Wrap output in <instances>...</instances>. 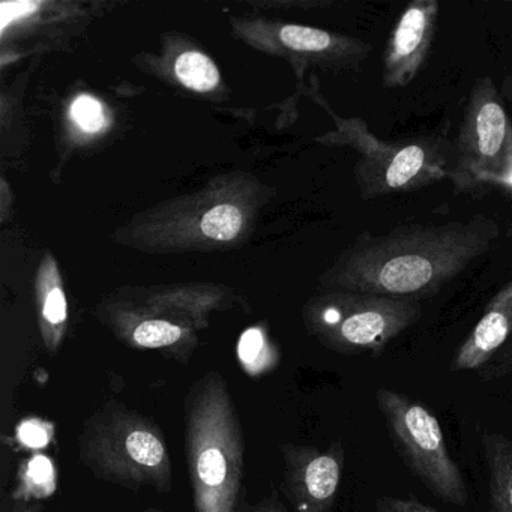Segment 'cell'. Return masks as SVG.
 Segmentation results:
<instances>
[{
    "label": "cell",
    "instance_id": "1",
    "mask_svg": "<svg viewBox=\"0 0 512 512\" xmlns=\"http://www.w3.org/2000/svg\"><path fill=\"white\" fill-rule=\"evenodd\" d=\"M499 236L497 221L484 214L364 232L344 256L338 281L350 292L431 299L490 253Z\"/></svg>",
    "mask_w": 512,
    "mask_h": 512
},
{
    "label": "cell",
    "instance_id": "2",
    "mask_svg": "<svg viewBox=\"0 0 512 512\" xmlns=\"http://www.w3.org/2000/svg\"><path fill=\"white\" fill-rule=\"evenodd\" d=\"M185 454L196 512H235L242 499L244 431L226 379L209 371L185 397Z\"/></svg>",
    "mask_w": 512,
    "mask_h": 512
},
{
    "label": "cell",
    "instance_id": "3",
    "mask_svg": "<svg viewBox=\"0 0 512 512\" xmlns=\"http://www.w3.org/2000/svg\"><path fill=\"white\" fill-rule=\"evenodd\" d=\"M79 460L101 481L170 493L173 487L169 445L149 416L110 400L92 413L77 437Z\"/></svg>",
    "mask_w": 512,
    "mask_h": 512
},
{
    "label": "cell",
    "instance_id": "4",
    "mask_svg": "<svg viewBox=\"0 0 512 512\" xmlns=\"http://www.w3.org/2000/svg\"><path fill=\"white\" fill-rule=\"evenodd\" d=\"M344 137L361 154L356 164V182L362 199L416 193L451 175L454 145L443 134L386 142L370 131L362 119H352L347 122Z\"/></svg>",
    "mask_w": 512,
    "mask_h": 512
},
{
    "label": "cell",
    "instance_id": "5",
    "mask_svg": "<svg viewBox=\"0 0 512 512\" xmlns=\"http://www.w3.org/2000/svg\"><path fill=\"white\" fill-rule=\"evenodd\" d=\"M374 398L392 445L410 473L443 502L466 506V479L451 457L437 416L421 401L395 389H376Z\"/></svg>",
    "mask_w": 512,
    "mask_h": 512
},
{
    "label": "cell",
    "instance_id": "6",
    "mask_svg": "<svg viewBox=\"0 0 512 512\" xmlns=\"http://www.w3.org/2000/svg\"><path fill=\"white\" fill-rule=\"evenodd\" d=\"M449 179L460 191L499 184L512 175V118L490 76L470 86Z\"/></svg>",
    "mask_w": 512,
    "mask_h": 512
},
{
    "label": "cell",
    "instance_id": "7",
    "mask_svg": "<svg viewBox=\"0 0 512 512\" xmlns=\"http://www.w3.org/2000/svg\"><path fill=\"white\" fill-rule=\"evenodd\" d=\"M421 317L418 299L347 290L322 305L314 326L323 343L335 352L377 358Z\"/></svg>",
    "mask_w": 512,
    "mask_h": 512
},
{
    "label": "cell",
    "instance_id": "8",
    "mask_svg": "<svg viewBox=\"0 0 512 512\" xmlns=\"http://www.w3.org/2000/svg\"><path fill=\"white\" fill-rule=\"evenodd\" d=\"M283 491L295 512H332L341 479L346 451L340 440L326 449L284 443Z\"/></svg>",
    "mask_w": 512,
    "mask_h": 512
},
{
    "label": "cell",
    "instance_id": "9",
    "mask_svg": "<svg viewBox=\"0 0 512 512\" xmlns=\"http://www.w3.org/2000/svg\"><path fill=\"white\" fill-rule=\"evenodd\" d=\"M437 0H412L389 32L382 56V86L407 88L424 70L436 38Z\"/></svg>",
    "mask_w": 512,
    "mask_h": 512
},
{
    "label": "cell",
    "instance_id": "10",
    "mask_svg": "<svg viewBox=\"0 0 512 512\" xmlns=\"http://www.w3.org/2000/svg\"><path fill=\"white\" fill-rule=\"evenodd\" d=\"M511 340L512 278L485 305L484 313L455 352L449 370L482 371Z\"/></svg>",
    "mask_w": 512,
    "mask_h": 512
},
{
    "label": "cell",
    "instance_id": "11",
    "mask_svg": "<svg viewBox=\"0 0 512 512\" xmlns=\"http://www.w3.org/2000/svg\"><path fill=\"white\" fill-rule=\"evenodd\" d=\"M490 512H512V440L499 431L481 434Z\"/></svg>",
    "mask_w": 512,
    "mask_h": 512
},
{
    "label": "cell",
    "instance_id": "12",
    "mask_svg": "<svg viewBox=\"0 0 512 512\" xmlns=\"http://www.w3.org/2000/svg\"><path fill=\"white\" fill-rule=\"evenodd\" d=\"M56 490V470L52 460L46 455L37 454L23 461L19 472L17 500L47 499Z\"/></svg>",
    "mask_w": 512,
    "mask_h": 512
},
{
    "label": "cell",
    "instance_id": "13",
    "mask_svg": "<svg viewBox=\"0 0 512 512\" xmlns=\"http://www.w3.org/2000/svg\"><path fill=\"white\" fill-rule=\"evenodd\" d=\"M130 338L140 349H172L187 338V329L167 320L148 319L134 326Z\"/></svg>",
    "mask_w": 512,
    "mask_h": 512
},
{
    "label": "cell",
    "instance_id": "14",
    "mask_svg": "<svg viewBox=\"0 0 512 512\" xmlns=\"http://www.w3.org/2000/svg\"><path fill=\"white\" fill-rule=\"evenodd\" d=\"M175 71L182 85L197 92L212 91L220 82L214 62L202 53L187 52L179 56Z\"/></svg>",
    "mask_w": 512,
    "mask_h": 512
},
{
    "label": "cell",
    "instance_id": "15",
    "mask_svg": "<svg viewBox=\"0 0 512 512\" xmlns=\"http://www.w3.org/2000/svg\"><path fill=\"white\" fill-rule=\"evenodd\" d=\"M238 353L242 365L251 376L265 373L266 368L271 367L275 361L274 355H269L265 335L257 328L244 332L239 340Z\"/></svg>",
    "mask_w": 512,
    "mask_h": 512
},
{
    "label": "cell",
    "instance_id": "16",
    "mask_svg": "<svg viewBox=\"0 0 512 512\" xmlns=\"http://www.w3.org/2000/svg\"><path fill=\"white\" fill-rule=\"evenodd\" d=\"M242 227V215L235 206L220 205L212 208L202 220V230L215 241H232Z\"/></svg>",
    "mask_w": 512,
    "mask_h": 512
},
{
    "label": "cell",
    "instance_id": "17",
    "mask_svg": "<svg viewBox=\"0 0 512 512\" xmlns=\"http://www.w3.org/2000/svg\"><path fill=\"white\" fill-rule=\"evenodd\" d=\"M71 115H73L77 125L88 133H97L106 124L103 106H101L100 101L89 97V95H82L74 101L73 106H71Z\"/></svg>",
    "mask_w": 512,
    "mask_h": 512
},
{
    "label": "cell",
    "instance_id": "18",
    "mask_svg": "<svg viewBox=\"0 0 512 512\" xmlns=\"http://www.w3.org/2000/svg\"><path fill=\"white\" fill-rule=\"evenodd\" d=\"M373 512H439L419 502L416 497L382 496L374 503Z\"/></svg>",
    "mask_w": 512,
    "mask_h": 512
},
{
    "label": "cell",
    "instance_id": "19",
    "mask_svg": "<svg viewBox=\"0 0 512 512\" xmlns=\"http://www.w3.org/2000/svg\"><path fill=\"white\" fill-rule=\"evenodd\" d=\"M43 317L50 329H59L67 320V299L59 287L53 289L44 301Z\"/></svg>",
    "mask_w": 512,
    "mask_h": 512
},
{
    "label": "cell",
    "instance_id": "20",
    "mask_svg": "<svg viewBox=\"0 0 512 512\" xmlns=\"http://www.w3.org/2000/svg\"><path fill=\"white\" fill-rule=\"evenodd\" d=\"M50 425L32 419V421L23 422L19 428V439L23 445L32 449L44 448L50 442Z\"/></svg>",
    "mask_w": 512,
    "mask_h": 512
},
{
    "label": "cell",
    "instance_id": "21",
    "mask_svg": "<svg viewBox=\"0 0 512 512\" xmlns=\"http://www.w3.org/2000/svg\"><path fill=\"white\" fill-rule=\"evenodd\" d=\"M512 376V340L500 350L499 355L479 373L484 382L488 380H499L503 377Z\"/></svg>",
    "mask_w": 512,
    "mask_h": 512
},
{
    "label": "cell",
    "instance_id": "22",
    "mask_svg": "<svg viewBox=\"0 0 512 512\" xmlns=\"http://www.w3.org/2000/svg\"><path fill=\"white\" fill-rule=\"evenodd\" d=\"M235 512H289L286 509V506L283 505L278 497H275V494H272L268 499H263L262 502L256 503V505H248L244 500H241L238 508L235 509Z\"/></svg>",
    "mask_w": 512,
    "mask_h": 512
},
{
    "label": "cell",
    "instance_id": "23",
    "mask_svg": "<svg viewBox=\"0 0 512 512\" xmlns=\"http://www.w3.org/2000/svg\"><path fill=\"white\" fill-rule=\"evenodd\" d=\"M499 92L500 95H502L503 103H505V106H509V109H511L512 112V62L511 70L505 74V77L502 79V83H500Z\"/></svg>",
    "mask_w": 512,
    "mask_h": 512
},
{
    "label": "cell",
    "instance_id": "24",
    "mask_svg": "<svg viewBox=\"0 0 512 512\" xmlns=\"http://www.w3.org/2000/svg\"><path fill=\"white\" fill-rule=\"evenodd\" d=\"M17 512H41L40 506H25V508L17 509Z\"/></svg>",
    "mask_w": 512,
    "mask_h": 512
},
{
    "label": "cell",
    "instance_id": "25",
    "mask_svg": "<svg viewBox=\"0 0 512 512\" xmlns=\"http://www.w3.org/2000/svg\"><path fill=\"white\" fill-rule=\"evenodd\" d=\"M145 512H161L160 509L149 508Z\"/></svg>",
    "mask_w": 512,
    "mask_h": 512
}]
</instances>
